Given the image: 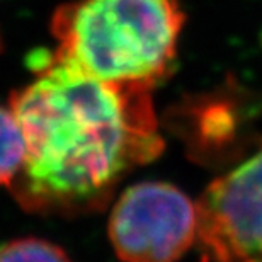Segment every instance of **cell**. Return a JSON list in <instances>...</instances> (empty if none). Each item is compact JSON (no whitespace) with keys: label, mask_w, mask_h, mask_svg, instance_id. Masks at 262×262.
Returning <instances> with one entry per match:
<instances>
[{"label":"cell","mask_w":262,"mask_h":262,"mask_svg":"<svg viewBox=\"0 0 262 262\" xmlns=\"http://www.w3.org/2000/svg\"><path fill=\"white\" fill-rule=\"evenodd\" d=\"M29 68L34 78L9 99L28 155L7 189L29 213L99 211L129 172L164 151L154 91L101 82L53 50L31 55Z\"/></svg>","instance_id":"obj_1"},{"label":"cell","mask_w":262,"mask_h":262,"mask_svg":"<svg viewBox=\"0 0 262 262\" xmlns=\"http://www.w3.org/2000/svg\"><path fill=\"white\" fill-rule=\"evenodd\" d=\"M179 0H75L55 10L56 56L106 83L155 91L176 67Z\"/></svg>","instance_id":"obj_2"},{"label":"cell","mask_w":262,"mask_h":262,"mask_svg":"<svg viewBox=\"0 0 262 262\" xmlns=\"http://www.w3.org/2000/svg\"><path fill=\"white\" fill-rule=\"evenodd\" d=\"M107 235L123 262H177L198 242L196 203L169 182H138L116 199Z\"/></svg>","instance_id":"obj_3"},{"label":"cell","mask_w":262,"mask_h":262,"mask_svg":"<svg viewBox=\"0 0 262 262\" xmlns=\"http://www.w3.org/2000/svg\"><path fill=\"white\" fill-rule=\"evenodd\" d=\"M198 208V244L211 262H262V148L216 177Z\"/></svg>","instance_id":"obj_4"},{"label":"cell","mask_w":262,"mask_h":262,"mask_svg":"<svg viewBox=\"0 0 262 262\" xmlns=\"http://www.w3.org/2000/svg\"><path fill=\"white\" fill-rule=\"evenodd\" d=\"M28 146L10 106H0V186L9 187L23 170Z\"/></svg>","instance_id":"obj_5"},{"label":"cell","mask_w":262,"mask_h":262,"mask_svg":"<svg viewBox=\"0 0 262 262\" xmlns=\"http://www.w3.org/2000/svg\"><path fill=\"white\" fill-rule=\"evenodd\" d=\"M0 262H72L60 245L45 238L24 237L0 245Z\"/></svg>","instance_id":"obj_6"}]
</instances>
